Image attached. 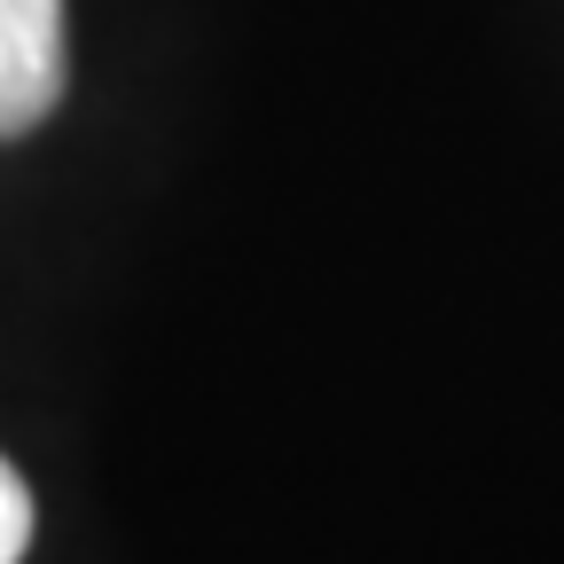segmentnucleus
Wrapping results in <instances>:
<instances>
[{
  "label": "nucleus",
  "instance_id": "obj_1",
  "mask_svg": "<svg viewBox=\"0 0 564 564\" xmlns=\"http://www.w3.org/2000/svg\"><path fill=\"white\" fill-rule=\"evenodd\" d=\"M63 102V0H0V141Z\"/></svg>",
  "mask_w": 564,
  "mask_h": 564
},
{
  "label": "nucleus",
  "instance_id": "obj_2",
  "mask_svg": "<svg viewBox=\"0 0 564 564\" xmlns=\"http://www.w3.org/2000/svg\"><path fill=\"white\" fill-rule=\"evenodd\" d=\"M24 541H32V494H24V478L9 463H0V564H17Z\"/></svg>",
  "mask_w": 564,
  "mask_h": 564
}]
</instances>
